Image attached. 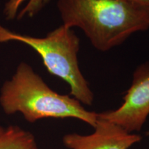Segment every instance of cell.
Segmentation results:
<instances>
[{"instance_id": "8", "label": "cell", "mask_w": 149, "mask_h": 149, "mask_svg": "<svg viewBox=\"0 0 149 149\" xmlns=\"http://www.w3.org/2000/svg\"><path fill=\"white\" fill-rule=\"evenodd\" d=\"M128 1L144 8H149V0H128Z\"/></svg>"}, {"instance_id": "6", "label": "cell", "mask_w": 149, "mask_h": 149, "mask_svg": "<svg viewBox=\"0 0 149 149\" xmlns=\"http://www.w3.org/2000/svg\"><path fill=\"white\" fill-rule=\"evenodd\" d=\"M34 135L18 126H0V149H36Z\"/></svg>"}, {"instance_id": "10", "label": "cell", "mask_w": 149, "mask_h": 149, "mask_svg": "<svg viewBox=\"0 0 149 149\" xmlns=\"http://www.w3.org/2000/svg\"><path fill=\"white\" fill-rule=\"evenodd\" d=\"M36 149H39V148H36Z\"/></svg>"}, {"instance_id": "9", "label": "cell", "mask_w": 149, "mask_h": 149, "mask_svg": "<svg viewBox=\"0 0 149 149\" xmlns=\"http://www.w3.org/2000/svg\"><path fill=\"white\" fill-rule=\"evenodd\" d=\"M146 135L147 136H149V130H148V131L147 132V133H146Z\"/></svg>"}, {"instance_id": "7", "label": "cell", "mask_w": 149, "mask_h": 149, "mask_svg": "<svg viewBox=\"0 0 149 149\" xmlns=\"http://www.w3.org/2000/svg\"><path fill=\"white\" fill-rule=\"evenodd\" d=\"M51 0H6L3 13L8 19L33 17Z\"/></svg>"}, {"instance_id": "3", "label": "cell", "mask_w": 149, "mask_h": 149, "mask_svg": "<svg viewBox=\"0 0 149 149\" xmlns=\"http://www.w3.org/2000/svg\"><path fill=\"white\" fill-rule=\"evenodd\" d=\"M19 42L33 48L50 73L69 85L70 95L80 103L92 105L94 95L79 67V39L72 29L61 25L44 37L24 35L0 24V44Z\"/></svg>"}, {"instance_id": "4", "label": "cell", "mask_w": 149, "mask_h": 149, "mask_svg": "<svg viewBox=\"0 0 149 149\" xmlns=\"http://www.w3.org/2000/svg\"><path fill=\"white\" fill-rule=\"evenodd\" d=\"M148 115L149 62H145L134 71L122 105L115 110L98 113V116L133 133L141 129Z\"/></svg>"}, {"instance_id": "2", "label": "cell", "mask_w": 149, "mask_h": 149, "mask_svg": "<svg viewBox=\"0 0 149 149\" xmlns=\"http://www.w3.org/2000/svg\"><path fill=\"white\" fill-rule=\"evenodd\" d=\"M0 106L6 114L19 113L31 123L44 118H74L94 128L98 119V113L87 111L75 98L51 89L26 62L20 63L3 84Z\"/></svg>"}, {"instance_id": "5", "label": "cell", "mask_w": 149, "mask_h": 149, "mask_svg": "<svg viewBox=\"0 0 149 149\" xmlns=\"http://www.w3.org/2000/svg\"><path fill=\"white\" fill-rule=\"evenodd\" d=\"M94 128L90 135L67 134L63 143L69 149H129L141 140L140 135L99 116Z\"/></svg>"}, {"instance_id": "1", "label": "cell", "mask_w": 149, "mask_h": 149, "mask_svg": "<svg viewBox=\"0 0 149 149\" xmlns=\"http://www.w3.org/2000/svg\"><path fill=\"white\" fill-rule=\"evenodd\" d=\"M57 6L63 25L82 30L100 51L149 29V8L128 0H57Z\"/></svg>"}]
</instances>
